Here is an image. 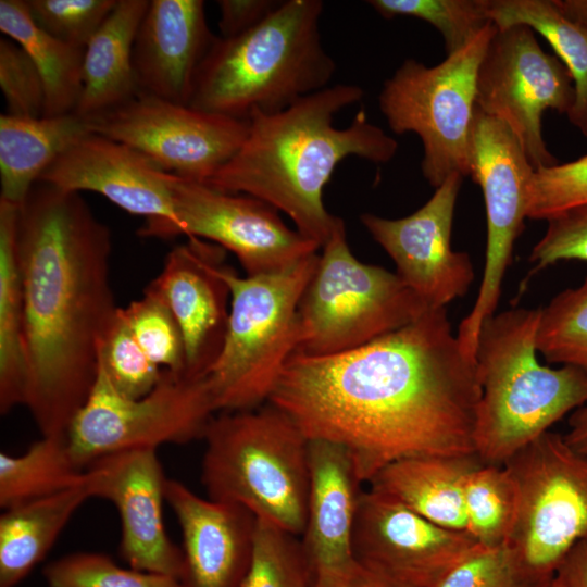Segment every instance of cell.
Returning a JSON list of instances; mask_svg holds the SVG:
<instances>
[{"mask_svg": "<svg viewBox=\"0 0 587 587\" xmlns=\"http://www.w3.org/2000/svg\"><path fill=\"white\" fill-rule=\"evenodd\" d=\"M85 479L86 469L74 460L66 436H41L20 455L0 453V507L43 498Z\"/></svg>", "mask_w": 587, "mask_h": 587, "instance_id": "obj_31", "label": "cell"}, {"mask_svg": "<svg viewBox=\"0 0 587 587\" xmlns=\"http://www.w3.org/2000/svg\"><path fill=\"white\" fill-rule=\"evenodd\" d=\"M0 30L26 51L40 73L43 116L74 113L83 88L85 48L63 42L39 27L27 0H0Z\"/></svg>", "mask_w": 587, "mask_h": 587, "instance_id": "obj_28", "label": "cell"}, {"mask_svg": "<svg viewBox=\"0 0 587 587\" xmlns=\"http://www.w3.org/2000/svg\"><path fill=\"white\" fill-rule=\"evenodd\" d=\"M496 28L489 22L469 45L437 65L407 59L378 96L390 129L421 138L422 173L435 189L453 173L470 175L477 71Z\"/></svg>", "mask_w": 587, "mask_h": 587, "instance_id": "obj_9", "label": "cell"}, {"mask_svg": "<svg viewBox=\"0 0 587 587\" xmlns=\"http://www.w3.org/2000/svg\"><path fill=\"white\" fill-rule=\"evenodd\" d=\"M0 87L7 113L40 117L45 112V86L26 51L8 37L0 39Z\"/></svg>", "mask_w": 587, "mask_h": 587, "instance_id": "obj_41", "label": "cell"}, {"mask_svg": "<svg viewBox=\"0 0 587 587\" xmlns=\"http://www.w3.org/2000/svg\"><path fill=\"white\" fill-rule=\"evenodd\" d=\"M215 38L202 0H149L133 48L139 93L189 104L197 72Z\"/></svg>", "mask_w": 587, "mask_h": 587, "instance_id": "obj_23", "label": "cell"}, {"mask_svg": "<svg viewBox=\"0 0 587 587\" xmlns=\"http://www.w3.org/2000/svg\"><path fill=\"white\" fill-rule=\"evenodd\" d=\"M149 0H117L84 49L83 88L74 113L85 120L105 113L139 93L133 48Z\"/></svg>", "mask_w": 587, "mask_h": 587, "instance_id": "obj_25", "label": "cell"}, {"mask_svg": "<svg viewBox=\"0 0 587 587\" xmlns=\"http://www.w3.org/2000/svg\"><path fill=\"white\" fill-rule=\"evenodd\" d=\"M551 587V586H550Z\"/></svg>", "mask_w": 587, "mask_h": 587, "instance_id": "obj_49", "label": "cell"}, {"mask_svg": "<svg viewBox=\"0 0 587 587\" xmlns=\"http://www.w3.org/2000/svg\"><path fill=\"white\" fill-rule=\"evenodd\" d=\"M117 0H27L30 15L43 30L68 45L85 48Z\"/></svg>", "mask_w": 587, "mask_h": 587, "instance_id": "obj_39", "label": "cell"}, {"mask_svg": "<svg viewBox=\"0 0 587 587\" xmlns=\"http://www.w3.org/2000/svg\"><path fill=\"white\" fill-rule=\"evenodd\" d=\"M299 302L294 354L328 357L412 323L428 308L396 274L360 262L339 218Z\"/></svg>", "mask_w": 587, "mask_h": 587, "instance_id": "obj_8", "label": "cell"}, {"mask_svg": "<svg viewBox=\"0 0 587 587\" xmlns=\"http://www.w3.org/2000/svg\"><path fill=\"white\" fill-rule=\"evenodd\" d=\"M166 503L182 530L178 587H240L250 565L257 517L232 502L204 499L167 478Z\"/></svg>", "mask_w": 587, "mask_h": 587, "instance_id": "obj_22", "label": "cell"}, {"mask_svg": "<svg viewBox=\"0 0 587 587\" xmlns=\"http://www.w3.org/2000/svg\"><path fill=\"white\" fill-rule=\"evenodd\" d=\"M503 465L520 497L505 545L532 587H550L562 559L587 537V455L548 430Z\"/></svg>", "mask_w": 587, "mask_h": 587, "instance_id": "obj_10", "label": "cell"}, {"mask_svg": "<svg viewBox=\"0 0 587 587\" xmlns=\"http://www.w3.org/2000/svg\"><path fill=\"white\" fill-rule=\"evenodd\" d=\"M48 587H178L174 577L122 567L100 552H74L47 564Z\"/></svg>", "mask_w": 587, "mask_h": 587, "instance_id": "obj_38", "label": "cell"}, {"mask_svg": "<svg viewBox=\"0 0 587 587\" xmlns=\"http://www.w3.org/2000/svg\"><path fill=\"white\" fill-rule=\"evenodd\" d=\"M310 492L300 538L311 587H345L359 564L352 551L353 524L363 484L348 450L309 440Z\"/></svg>", "mask_w": 587, "mask_h": 587, "instance_id": "obj_21", "label": "cell"}, {"mask_svg": "<svg viewBox=\"0 0 587 587\" xmlns=\"http://www.w3.org/2000/svg\"><path fill=\"white\" fill-rule=\"evenodd\" d=\"M367 3L383 17L412 16L434 26L452 54L469 45L491 22L486 0H371Z\"/></svg>", "mask_w": 587, "mask_h": 587, "instance_id": "obj_34", "label": "cell"}, {"mask_svg": "<svg viewBox=\"0 0 587 587\" xmlns=\"http://www.w3.org/2000/svg\"><path fill=\"white\" fill-rule=\"evenodd\" d=\"M98 367L120 394L129 398L146 396L163 376V370L149 359L137 342L122 308H118L101 341Z\"/></svg>", "mask_w": 587, "mask_h": 587, "instance_id": "obj_37", "label": "cell"}, {"mask_svg": "<svg viewBox=\"0 0 587 587\" xmlns=\"http://www.w3.org/2000/svg\"><path fill=\"white\" fill-rule=\"evenodd\" d=\"M174 210L176 222L170 238L196 237L232 251L247 276L279 272L321 249L288 227L266 202L201 182L178 177Z\"/></svg>", "mask_w": 587, "mask_h": 587, "instance_id": "obj_15", "label": "cell"}, {"mask_svg": "<svg viewBox=\"0 0 587 587\" xmlns=\"http://www.w3.org/2000/svg\"><path fill=\"white\" fill-rule=\"evenodd\" d=\"M361 87L336 84L275 112H252L248 135L235 155L204 184L243 193L287 214L296 229L321 248L339 217L328 213L323 189L347 157L388 163L398 142L367 120L361 109L349 126L334 116L360 101Z\"/></svg>", "mask_w": 587, "mask_h": 587, "instance_id": "obj_3", "label": "cell"}, {"mask_svg": "<svg viewBox=\"0 0 587 587\" xmlns=\"http://www.w3.org/2000/svg\"><path fill=\"white\" fill-rule=\"evenodd\" d=\"M486 12L499 28L525 25L549 42L574 84V103L566 115L587 137V28L566 18L553 0H486Z\"/></svg>", "mask_w": 587, "mask_h": 587, "instance_id": "obj_30", "label": "cell"}, {"mask_svg": "<svg viewBox=\"0 0 587 587\" xmlns=\"http://www.w3.org/2000/svg\"><path fill=\"white\" fill-rule=\"evenodd\" d=\"M551 587H587V537L576 542L554 571Z\"/></svg>", "mask_w": 587, "mask_h": 587, "instance_id": "obj_45", "label": "cell"}, {"mask_svg": "<svg viewBox=\"0 0 587 587\" xmlns=\"http://www.w3.org/2000/svg\"><path fill=\"white\" fill-rule=\"evenodd\" d=\"M25 311L24 405L41 436H66L98 375L101 341L120 307L112 236L80 193L37 183L18 207Z\"/></svg>", "mask_w": 587, "mask_h": 587, "instance_id": "obj_2", "label": "cell"}, {"mask_svg": "<svg viewBox=\"0 0 587 587\" xmlns=\"http://www.w3.org/2000/svg\"><path fill=\"white\" fill-rule=\"evenodd\" d=\"M85 118L0 115V199L20 207L43 172L67 149L90 134Z\"/></svg>", "mask_w": 587, "mask_h": 587, "instance_id": "obj_26", "label": "cell"}, {"mask_svg": "<svg viewBox=\"0 0 587 587\" xmlns=\"http://www.w3.org/2000/svg\"><path fill=\"white\" fill-rule=\"evenodd\" d=\"M547 222L545 235L529 254L528 260L534 267L525 282L559 261H587V204L569 209Z\"/></svg>", "mask_w": 587, "mask_h": 587, "instance_id": "obj_43", "label": "cell"}, {"mask_svg": "<svg viewBox=\"0 0 587 587\" xmlns=\"http://www.w3.org/2000/svg\"><path fill=\"white\" fill-rule=\"evenodd\" d=\"M298 537L257 519L252 557L240 587H311Z\"/></svg>", "mask_w": 587, "mask_h": 587, "instance_id": "obj_35", "label": "cell"}, {"mask_svg": "<svg viewBox=\"0 0 587 587\" xmlns=\"http://www.w3.org/2000/svg\"><path fill=\"white\" fill-rule=\"evenodd\" d=\"M463 176L453 173L419 210L402 218L363 213L360 221L390 255L396 274L428 309L463 297L474 280L466 252L451 246L452 225Z\"/></svg>", "mask_w": 587, "mask_h": 587, "instance_id": "obj_17", "label": "cell"}, {"mask_svg": "<svg viewBox=\"0 0 587 587\" xmlns=\"http://www.w3.org/2000/svg\"><path fill=\"white\" fill-rule=\"evenodd\" d=\"M345 587H399L387 579L361 567L359 565L355 574Z\"/></svg>", "mask_w": 587, "mask_h": 587, "instance_id": "obj_48", "label": "cell"}, {"mask_svg": "<svg viewBox=\"0 0 587 587\" xmlns=\"http://www.w3.org/2000/svg\"><path fill=\"white\" fill-rule=\"evenodd\" d=\"M86 474L92 498L110 501L118 513V550L129 567L177 578L182 550L164 525L167 478L157 449H133L100 458Z\"/></svg>", "mask_w": 587, "mask_h": 587, "instance_id": "obj_19", "label": "cell"}, {"mask_svg": "<svg viewBox=\"0 0 587 587\" xmlns=\"http://www.w3.org/2000/svg\"><path fill=\"white\" fill-rule=\"evenodd\" d=\"M18 208L0 199V412L24 405L25 311L16 245Z\"/></svg>", "mask_w": 587, "mask_h": 587, "instance_id": "obj_29", "label": "cell"}, {"mask_svg": "<svg viewBox=\"0 0 587 587\" xmlns=\"http://www.w3.org/2000/svg\"><path fill=\"white\" fill-rule=\"evenodd\" d=\"M226 250L196 237L174 247L148 285L176 319L185 344L186 376H205L226 337L230 290L223 271Z\"/></svg>", "mask_w": 587, "mask_h": 587, "instance_id": "obj_20", "label": "cell"}, {"mask_svg": "<svg viewBox=\"0 0 587 587\" xmlns=\"http://www.w3.org/2000/svg\"><path fill=\"white\" fill-rule=\"evenodd\" d=\"M519 488L504 465L482 464L466 478V532L484 548L505 545L519 512Z\"/></svg>", "mask_w": 587, "mask_h": 587, "instance_id": "obj_32", "label": "cell"}, {"mask_svg": "<svg viewBox=\"0 0 587 587\" xmlns=\"http://www.w3.org/2000/svg\"><path fill=\"white\" fill-rule=\"evenodd\" d=\"M565 441L577 452L587 455V404L571 413Z\"/></svg>", "mask_w": 587, "mask_h": 587, "instance_id": "obj_46", "label": "cell"}, {"mask_svg": "<svg viewBox=\"0 0 587 587\" xmlns=\"http://www.w3.org/2000/svg\"><path fill=\"white\" fill-rule=\"evenodd\" d=\"M583 204H587V154L534 172L527 218L549 220Z\"/></svg>", "mask_w": 587, "mask_h": 587, "instance_id": "obj_40", "label": "cell"}, {"mask_svg": "<svg viewBox=\"0 0 587 587\" xmlns=\"http://www.w3.org/2000/svg\"><path fill=\"white\" fill-rule=\"evenodd\" d=\"M482 464L476 453L408 457L383 467L369 484L441 527L466 532L464 486Z\"/></svg>", "mask_w": 587, "mask_h": 587, "instance_id": "obj_24", "label": "cell"}, {"mask_svg": "<svg viewBox=\"0 0 587 587\" xmlns=\"http://www.w3.org/2000/svg\"><path fill=\"white\" fill-rule=\"evenodd\" d=\"M433 587H532L507 545L480 547Z\"/></svg>", "mask_w": 587, "mask_h": 587, "instance_id": "obj_42", "label": "cell"}, {"mask_svg": "<svg viewBox=\"0 0 587 587\" xmlns=\"http://www.w3.org/2000/svg\"><path fill=\"white\" fill-rule=\"evenodd\" d=\"M534 172L513 132L503 122L475 108L470 175L483 191L487 243L478 295L457 334L462 350L472 359L482 324L495 314L514 243L524 229Z\"/></svg>", "mask_w": 587, "mask_h": 587, "instance_id": "obj_13", "label": "cell"}, {"mask_svg": "<svg viewBox=\"0 0 587 587\" xmlns=\"http://www.w3.org/2000/svg\"><path fill=\"white\" fill-rule=\"evenodd\" d=\"M540 310L516 308L480 326L475 365L482 397L474 428L475 453L503 465L567 413L587 404V373L537 360Z\"/></svg>", "mask_w": 587, "mask_h": 587, "instance_id": "obj_5", "label": "cell"}, {"mask_svg": "<svg viewBox=\"0 0 587 587\" xmlns=\"http://www.w3.org/2000/svg\"><path fill=\"white\" fill-rule=\"evenodd\" d=\"M87 483L5 509L0 516V587H15L41 562L75 512Z\"/></svg>", "mask_w": 587, "mask_h": 587, "instance_id": "obj_27", "label": "cell"}, {"mask_svg": "<svg viewBox=\"0 0 587 587\" xmlns=\"http://www.w3.org/2000/svg\"><path fill=\"white\" fill-rule=\"evenodd\" d=\"M280 2L277 0L217 1L221 37H235L247 32L271 14Z\"/></svg>", "mask_w": 587, "mask_h": 587, "instance_id": "obj_44", "label": "cell"}, {"mask_svg": "<svg viewBox=\"0 0 587 587\" xmlns=\"http://www.w3.org/2000/svg\"><path fill=\"white\" fill-rule=\"evenodd\" d=\"M321 0H286L235 37H217L195 79L190 107L248 120L328 87L336 64L321 34Z\"/></svg>", "mask_w": 587, "mask_h": 587, "instance_id": "obj_4", "label": "cell"}, {"mask_svg": "<svg viewBox=\"0 0 587 587\" xmlns=\"http://www.w3.org/2000/svg\"><path fill=\"white\" fill-rule=\"evenodd\" d=\"M480 397L475 360L441 308L347 352L292 354L267 403L309 440L345 447L370 483L403 458L474 454Z\"/></svg>", "mask_w": 587, "mask_h": 587, "instance_id": "obj_1", "label": "cell"}, {"mask_svg": "<svg viewBox=\"0 0 587 587\" xmlns=\"http://www.w3.org/2000/svg\"><path fill=\"white\" fill-rule=\"evenodd\" d=\"M203 439L201 480L208 498L247 508L257 519L301 536L310 492L309 439L267 403L223 412Z\"/></svg>", "mask_w": 587, "mask_h": 587, "instance_id": "obj_6", "label": "cell"}, {"mask_svg": "<svg viewBox=\"0 0 587 587\" xmlns=\"http://www.w3.org/2000/svg\"><path fill=\"white\" fill-rule=\"evenodd\" d=\"M122 313L149 359L161 370L186 376V352L180 327L163 298L146 287L140 299Z\"/></svg>", "mask_w": 587, "mask_h": 587, "instance_id": "obj_36", "label": "cell"}, {"mask_svg": "<svg viewBox=\"0 0 587 587\" xmlns=\"http://www.w3.org/2000/svg\"><path fill=\"white\" fill-rule=\"evenodd\" d=\"M536 344L548 362L587 373V276L541 308Z\"/></svg>", "mask_w": 587, "mask_h": 587, "instance_id": "obj_33", "label": "cell"}, {"mask_svg": "<svg viewBox=\"0 0 587 587\" xmlns=\"http://www.w3.org/2000/svg\"><path fill=\"white\" fill-rule=\"evenodd\" d=\"M574 98L567 68L532 28H496L478 66L475 105L513 132L535 171L558 164L542 137L544 112L567 114Z\"/></svg>", "mask_w": 587, "mask_h": 587, "instance_id": "obj_12", "label": "cell"}, {"mask_svg": "<svg viewBox=\"0 0 587 587\" xmlns=\"http://www.w3.org/2000/svg\"><path fill=\"white\" fill-rule=\"evenodd\" d=\"M215 412L208 375L175 376L163 371L149 394L129 398L120 394L98 367L96 383L66 438L76 463L87 469L113 453L203 438Z\"/></svg>", "mask_w": 587, "mask_h": 587, "instance_id": "obj_11", "label": "cell"}, {"mask_svg": "<svg viewBox=\"0 0 587 587\" xmlns=\"http://www.w3.org/2000/svg\"><path fill=\"white\" fill-rule=\"evenodd\" d=\"M177 179L140 151L90 133L62 153L38 183L97 192L127 213L145 216L140 236L168 239L176 222Z\"/></svg>", "mask_w": 587, "mask_h": 587, "instance_id": "obj_18", "label": "cell"}, {"mask_svg": "<svg viewBox=\"0 0 587 587\" xmlns=\"http://www.w3.org/2000/svg\"><path fill=\"white\" fill-rule=\"evenodd\" d=\"M482 546L372 489L361 492L353 524L357 563L399 587H433Z\"/></svg>", "mask_w": 587, "mask_h": 587, "instance_id": "obj_16", "label": "cell"}, {"mask_svg": "<svg viewBox=\"0 0 587 587\" xmlns=\"http://www.w3.org/2000/svg\"><path fill=\"white\" fill-rule=\"evenodd\" d=\"M553 2L566 18L587 28V0H553Z\"/></svg>", "mask_w": 587, "mask_h": 587, "instance_id": "obj_47", "label": "cell"}, {"mask_svg": "<svg viewBox=\"0 0 587 587\" xmlns=\"http://www.w3.org/2000/svg\"><path fill=\"white\" fill-rule=\"evenodd\" d=\"M319 255L258 276H239L225 265L228 326L223 349L208 373L217 411L252 410L268 401L295 353L298 307Z\"/></svg>", "mask_w": 587, "mask_h": 587, "instance_id": "obj_7", "label": "cell"}, {"mask_svg": "<svg viewBox=\"0 0 587 587\" xmlns=\"http://www.w3.org/2000/svg\"><path fill=\"white\" fill-rule=\"evenodd\" d=\"M86 121L91 133L140 151L175 176L201 183L235 155L249 130V120L146 93Z\"/></svg>", "mask_w": 587, "mask_h": 587, "instance_id": "obj_14", "label": "cell"}]
</instances>
